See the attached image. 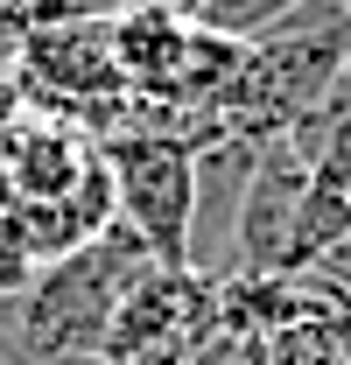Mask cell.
<instances>
[{"mask_svg":"<svg viewBox=\"0 0 351 365\" xmlns=\"http://www.w3.org/2000/svg\"><path fill=\"white\" fill-rule=\"evenodd\" d=\"M351 71V7L345 0H309L260 43H246V71L211 113L218 140H281L323 91Z\"/></svg>","mask_w":351,"mask_h":365,"instance_id":"obj_1","label":"cell"},{"mask_svg":"<svg viewBox=\"0 0 351 365\" xmlns=\"http://www.w3.org/2000/svg\"><path fill=\"white\" fill-rule=\"evenodd\" d=\"M155 267L148 246L133 239L127 225H106L98 239H85L78 253L49 260L21 295V351L43 365H91L98 359V337H106V317L120 309L141 274Z\"/></svg>","mask_w":351,"mask_h":365,"instance_id":"obj_2","label":"cell"},{"mask_svg":"<svg viewBox=\"0 0 351 365\" xmlns=\"http://www.w3.org/2000/svg\"><path fill=\"white\" fill-rule=\"evenodd\" d=\"M98 162L113 176V218L148 246V260L155 267H197V204H204L197 148L183 134L120 120L98 140Z\"/></svg>","mask_w":351,"mask_h":365,"instance_id":"obj_3","label":"cell"},{"mask_svg":"<svg viewBox=\"0 0 351 365\" xmlns=\"http://www.w3.org/2000/svg\"><path fill=\"white\" fill-rule=\"evenodd\" d=\"M302 162L288 140H260L253 148V169L239 182V274H281V253H288V225H295V204H302Z\"/></svg>","mask_w":351,"mask_h":365,"instance_id":"obj_4","label":"cell"},{"mask_svg":"<svg viewBox=\"0 0 351 365\" xmlns=\"http://www.w3.org/2000/svg\"><path fill=\"white\" fill-rule=\"evenodd\" d=\"M91 162H98L91 134L71 127V120H49V113H21V120L0 134V169H7L14 204H49V197H63Z\"/></svg>","mask_w":351,"mask_h":365,"instance_id":"obj_5","label":"cell"},{"mask_svg":"<svg viewBox=\"0 0 351 365\" xmlns=\"http://www.w3.org/2000/svg\"><path fill=\"white\" fill-rule=\"evenodd\" d=\"M281 140L295 148V162H302V169L351 182V71L323 91V98H316V106H309V113H302Z\"/></svg>","mask_w":351,"mask_h":365,"instance_id":"obj_6","label":"cell"},{"mask_svg":"<svg viewBox=\"0 0 351 365\" xmlns=\"http://www.w3.org/2000/svg\"><path fill=\"white\" fill-rule=\"evenodd\" d=\"M183 7H190V21H197V29H211V36L260 43L267 29H281L295 7H309V0H183Z\"/></svg>","mask_w":351,"mask_h":365,"instance_id":"obj_7","label":"cell"},{"mask_svg":"<svg viewBox=\"0 0 351 365\" xmlns=\"http://www.w3.org/2000/svg\"><path fill=\"white\" fill-rule=\"evenodd\" d=\"M141 0H14V14H7V29L14 21H113V14H127ZM0 29V36H7Z\"/></svg>","mask_w":351,"mask_h":365,"instance_id":"obj_8","label":"cell"},{"mask_svg":"<svg viewBox=\"0 0 351 365\" xmlns=\"http://www.w3.org/2000/svg\"><path fill=\"white\" fill-rule=\"evenodd\" d=\"M21 113H29V98H21V78H14V71L0 63V134H7V127H14Z\"/></svg>","mask_w":351,"mask_h":365,"instance_id":"obj_9","label":"cell"},{"mask_svg":"<svg viewBox=\"0 0 351 365\" xmlns=\"http://www.w3.org/2000/svg\"><path fill=\"white\" fill-rule=\"evenodd\" d=\"M7 204H14V190H7V169H0V211H7Z\"/></svg>","mask_w":351,"mask_h":365,"instance_id":"obj_10","label":"cell"},{"mask_svg":"<svg viewBox=\"0 0 351 365\" xmlns=\"http://www.w3.org/2000/svg\"><path fill=\"white\" fill-rule=\"evenodd\" d=\"M7 14H14V0H0V29H7Z\"/></svg>","mask_w":351,"mask_h":365,"instance_id":"obj_11","label":"cell"},{"mask_svg":"<svg viewBox=\"0 0 351 365\" xmlns=\"http://www.w3.org/2000/svg\"><path fill=\"white\" fill-rule=\"evenodd\" d=\"M91 365H113V359H91Z\"/></svg>","mask_w":351,"mask_h":365,"instance_id":"obj_12","label":"cell"}]
</instances>
